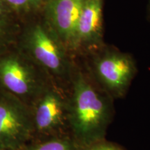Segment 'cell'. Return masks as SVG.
Returning <instances> with one entry per match:
<instances>
[{
	"mask_svg": "<svg viewBox=\"0 0 150 150\" xmlns=\"http://www.w3.org/2000/svg\"><path fill=\"white\" fill-rule=\"evenodd\" d=\"M70 134L81 147L106 139L114 99L77 63L67 91Z\"/></svg>",
	"mask_w": 150,
	"mask_h": 150,
	"instance_id": "cell-1",
	"label": "cell"
},
{
	"mask_svg": "<svg viewBox=\"0 0 150 150\" xmlns=\"http://www.w3.org/2000/svg\"><path fill=\"white\" fill-rule=\"evenodd\" d=\"M84 69L114 100L125 97L138 71L132 56L112 50L94 55Z\"/></svg>",
	"mask_w": 150,
	"mask_h": 150,
	"instance_id": "cell-2",
	"label": "cell"
},
{
	"mask_svg": "<svg viewBox=\"0 0 150 150\" xmlns=\"http://www.w3.org/2000/svg\"><path fill=\"white\" fill-rule=\"evenodd\" d=\"M33 130L50 136L70 134L67 92L47 91L35 102L31 115Z\"/></svg>",
	"mask_w": 150,
	"mask_h": 150,
	"instance_id": "cell-3",
	"label": "cell"
},
{
	"mask_svg": "<svg viewBox=\"0 0 150 150\" xmlns=\"http://www.w3.org/2000/svg\"><path fill=\"white\" fill-rule=\"evenodd\" d=\"M31 50L38 63L64 79L69 86L76 63L41 27H35L33 31Z\"/></svg>",
	"mask_w": 150,
	"mask_h": 150,
	"instance_id": "cell-4",
	"label": "cell"
},
{
	"mask_svg": "<svg viewBox=\"0 0 150 150\" xmlns=\"http://www.w3.org/2000/svg\"><path fill=\"white\" fill-rule=\"evenodd\" d=\"M83 0H54L50 12L52 22L60 36L67 42L76 44V36Z\"/></svg>",
	"mask_w": 150,
	"mask_h": 150,
	"instance_id": "cell-5",
	"label": "cell"
},
{
	"mask_svg": "<svg viewBox=\"0 0 150 150\" xmlns=\"http://www.w3.org/2000/svg\"><path fill=\"white\" fill-rule=\"evenodd\" d=\"M33 131L31 115L27 110L0 104V140L24 141Z\"/></svg>",
	"mask_w": 150,
	"mask_h": 150,
	"instance_id": "cell-6",
	"label": "cell"
},
{
	"mask_svg": "<svg viewBox=\"0 0 150 150\" xmlns=\"http://www.w3.org/2000/svg\"><path fill=\"white\" fill-rule=\"evenodd\" d=\"M102 0H83L79 21L76 44L91 45L102 37Z\"/></svg>",
	"mask_w": 150,
	"mask_h": 150,
	"instance_id": "cell-7",
	"label": "cell"
},
{
	"mask_svg": "<svg viewBox=\"0 0 150 150\" xmlns=\"http://www.w3.org/2000/svg\"><path fill=\"white\" fill-rule=\"evenodd\" d=\"M1 74L4 85L13 93L22 96H36L38 93L31 71L20 62L16 60L5 62Z\"/></svg>",
	"mask_w": 150,
	"mask_h": 150,
	"instance_id": "cell-8",
	"label": "cell"
},
{
	"mask_svg": "<svg viewBox=\"0 0 150 150\" xmlns=\"http://www.w3.org/2000/svg\"><path fill=\"white\" fill-rule=\"evenodd\" d=\"M70 134L50 136L48 139L38 142L28 150H81Z\"/></svg>",
	"mask_w": 150,
	"mask_h": 150,
	"instance_id": "cell-9",
	"label": "cell"
},
{
	"mask_svg": "<svg viewBox=\"0 0 150 150\" xmlns=\"http://www.w3.org/2000/svg\"><path fill=\"white\" fill-rule=\"evenodd\" d=\"M81 150H124L120 146L106 139L99 140L88 146L82 147Z\"/></svg>",
	"mask_w": 150,
	"mask_h": 150,
	"instance_id": "cell-10",
	"label": "cell"
},
{
	"mask_svg": "<svg viewBox=\"0 0 150 150\" xmlns=\"http://www.w3.org/2000/svg\"><path fill=\"white\" fill-rule=\"evenodd\" d=\"M6 1L16 6H21L29 3L30 0H6Z\"/></svg>",
	"mask_w": 150,
	"mask_h": 150,
	"instance_id": "cell-11",
	"label": "cell"
},
{
	"mask_svg": "<svg viewBox=\"0 0 150 150\" xmlns=\"http://www.w3.org/2000/svg\"><path fill=\"white\" fill-rule=\"evenodd\" d=\"M148 10H149V16L150 18V0H149V3H148Z\"/></svg>",
	"mask_w": 150,
	"mask_h": 150,
	"instance_id": "cell-12",
	"label": "cell"
}]
</instances>
